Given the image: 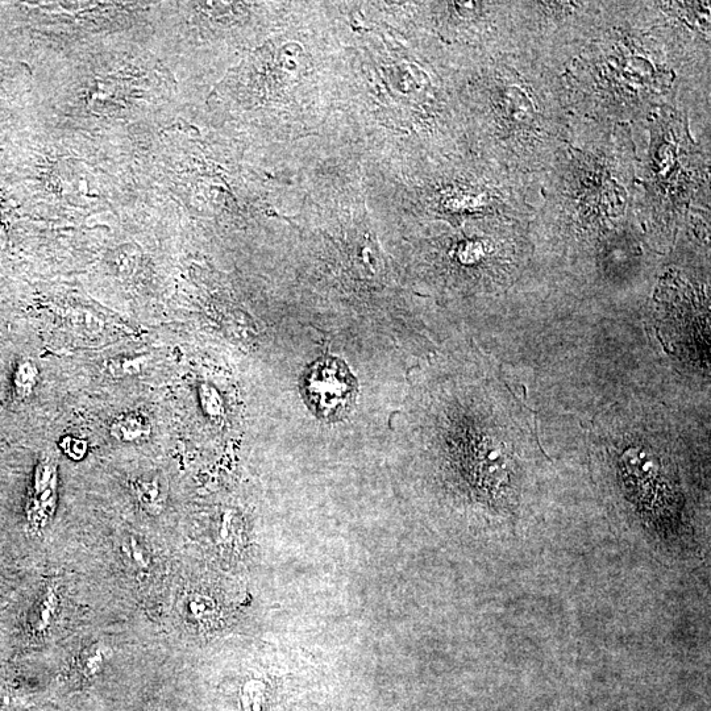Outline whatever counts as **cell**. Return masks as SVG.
Masks as SVG:
<instances>
[{
    "mask_svg": "<svg viewBox=\"0 0 711 711\" xmlns=\"http://www.w3.org/2000/svg\"><path fill=\"white\" fill-rule=\"evenodd\" d=\"M111 655V647L105 642L90 644L78 654L76 663L79 673L87 679L98 676L106 667Z\"/></svg>",
    "mask_w": 711,
    "mask_h": 711,
    "instance_id": "8992f818",
    "label": "cell"
},
{
    "mask_svg": "<svg viewBox=\"0 0 711 711\" xmlns=\"http://www.w3.org/2000/svg\"><path fill=\"white\" fill-rule=\"evenodd\" d=\"M147 711H161V710H160V709H156V708H151V709H148Z\"/></svg>",
    "mask_w": 711,
    "mask_h": 711,
    "instance_id": "8fae6325",
    "label": "cell"
},
{
    "mask_svg": "<svg viewBox=\"0 0 711 711\" xmlns=\"http://www.w3.org/2000/svg\"><path fill=\"white\" fill-rule=\"evenodd\" d=\"M39 368L31 360L20 361L14 373V388L20 398H27L33 393L39 382Z\"/></svg>",
    "mask_w": 711,
    "mask_h": 711,
    "instance_id": "ba28073f",
    "label": "cell"
},
{
    "mask_svg": "<svg viewBox=\"0 0 711 711\" xmlns=\"http://www.w3.org/2000/svg\"><path fill=\"white\" fill-rule=\"evenodd\" d=\"M61 596L56 584H47L41 590L31 613L28 615V629L31 634L41 636L47 634L60 610Z\"/></svg>",
    "mask_w": 711,
    "mask_h": 711,
    "instance_id": "3957f363",
    "label": "cell"
},
{
    "mask_svg": "<svg viewBox=\"0 0 711 711\" xmlns=\"http://www.w3.org/2000/svg\"><path fill=\"white\" fill-rule=\"evenodd\" d=\"M110 435L118 442L135 444L147 442L152 436V424L143 413H128L112 422Z\"/></svg>",
    "mask_w": 711,
    "mask_h": 711,
    "instance_id": "5b68a950",
    "label": "cell"
},
{
    "mask_svg": "<svg viewBox=\"0 0 711 711\" xmlns=\"http://www.w3.org/2000/svg\"><path fill=\"white\" fill-rule=\"evenodd\" d=\"M120 555L124 563L137 573H147L151 569V553L135 535H127L120 543Z\"/></svg>",
    "mask_w": 711,
    "mask_h": 711,
    "instance_id": "52a82bcc",
    "label": "cell"
},
{
    "mask_svg": "<svg viewBox=\"0 0 711 711\" xmlns=\"http://www.w3.org/2000/svg\"><path fill=\"white\" fill-rule=\"evenodd\" d=\"M147 365V357H120V359L110 360L106 364L108 374L112 377H127L140 373Z\"/></svg>",
    "mask_w": 711,
    "mask_h": 711,
    "instance_id": "9c48e42d",
    "label": "cell"
},
{
    "mask_svg": "<svg viewBox=\"0 0 711 711\" xmlns=\"http://www.w3.org/2000/svg\"><path fill=\"white\" fill-rule=\"evenodd\" d=\"M302 392L316 417L336 422L347 417L355 405L357 382L343 361L324 357L307 368Z\"/></svg>",
    "mask_w": 711,
    "mask_h": 711,
    "instance_id": "6da1fadb",
    "label": "cell"
},
{
    "mask_svg": "<svg viewBox=\"0 0 711 711\" xmlns=\"http://www.w3.org/2000/svg\"><path fill=\"white\" fill-rule=\"evenodd\" d=\"M135 500L147 513L161 514L166 505L165 482L160 476H143L131 482Z\"/></svg>",
    "mask_w": 711,
    "mask_h": 711,
    "instance_id": "277c9868",
    "label": "cell"
},
{
    "mask_svg": "<svg viewBox=\"0 0 711 711\" xmlns=\"http://www.w3.org/2000/svg\"><path fill=\"white\" fill-rule=\"evenodd\" d=\"M60 448L69 459L74 461L85 459L87 452H89V444H87L86 440L74 438V436L62 438Z\"/></svg>",
    "mask_w": 711,
    "mask_h": 711,
    "instance_id": "30bf717a",
    "label": "cell"
},
{
    "mask_svg": "<svg viewBox=\"0 0 711 711\" xmlns=\"http://www.w3.org/2000/svg\"><path fill=\"white\" fill-rule=\"evenodd\" d=\"M58 502V467L53 459L37 464L26 506L29 532L40 534L52 522Z\"/></svg>",
    "mask_w": 711,
    "mask_h": 711,
    "instance_id": "7a4b0ae2",
    "label": "cell"
}]
</instances>
